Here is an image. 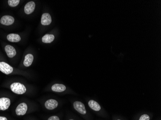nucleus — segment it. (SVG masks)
Instances as JSON below:
<instances>
[{
	"mask_svg": "<svg viewBox=\"0 0 161 120\" xmlns=\"http://www.w3.org/2000/svg\"><path fill=\"white\" fill-rule=\"evenodd\" d=\"M10 88L14 93L17 94H23L26 91L25 86L19 82H15L12 83L10 86Z\"/></svg>",
	"mask_w": 161,
	"mask_h": 120,
	"instance_id": "1",
	"label": "nucleus"
},
{
	"mask_svg": "<svg viewBox=\"0 0 161 120\" xmlns=\"http://www.w3.org/2000/svg\"><path fill=\"white\" fill-rule=\"evenodd\" d=\"M0 71L5 75H9L13 71V68L7 63L2 62H0Z\"/></svg>",
	"mask_w": 161,
	"mask_h": 120,
	"instance_id": "2",
	"label": "nucleus"
},
{
	"mask_svg": "<svg viewBox=\"0 0 161 120\" xmlns=\"http://www.w3.org/2000/svg\"><path fill=\"white\" fill-rule=\"evenodd\" d=\"M28 109V106L25 103H21L19 104L16 109H15V113L17 115H24L26 113Z\"/></svg>",
	"mask_w": 161,
	"mask_h": 120,
	"instance_id": "3",
	"label": "nucleus"
},
{
	"mask_svg": "<svg viewBox=\"0 0 161 120\" xmlns=\"http://www.w3.org/2000/svg\"><path fill=\"white\" fill-rule=\"evenodd\" d=\"M11 104V101L7 97L0 98V110L5 111L8 109Z\"/></svg>",
	"mask_w": 161,
	"mask_h": 120,
	"instance_id": "4",
	"label": "nucleus"
},
{
	"mask_svg": "<svg viewBox=\"0 0 161 120\" xmlns=\"http://www.w3.org/2000/svg\"><path fill=\"white\" fill-rule=\"evenodd\" d=\"M15 22V19L13 17L10 15H5L2 17L0 22L2 25L5 26H10L12 25Z\"/></svg>",
	"mask_w": 161,
	"mask_h": 120,
	"instance_id": "5",
	"label": "nucleus"
},
{
	"mask_svg": "<svg viewBox=\"0 0 161 120\" xmlns=\"http://www.w3.org/2000/svg\"><path fill=\"white\" fill-rule=\"evenodd\" d=\"M74 108L75 110L82 114H86V109L84 105L80 101H75L73 103Z\"/></svg>",
	"mask_w": 161,
	"mask_h": 120,
	"instance_id": "6",
	"label": "nucleus"
},
{
	"mask_svg": "<svg viewBox=\"0 0 161 120\" xmlns=\"http://www.w3.org/2000/svg\"><path fill=\"white\" fill-rule=\"evenodd\" d=\"M35 8V3L33 1L28 2L24 7V12L27 15H29L33 12Z\"/></svg>",
	"mask_w": 161,
	"mask_h": 120,
	"instance_id": "7",
	"label": "nucleus"
},
{
	"mask_svg": "<svg viewBox=\"0 0 161 120\" xmlns=\"http://www.w3.org/2000/svg\"><path fill=\"white\" fill-rule=\"evenodd\" d=\"M58 102L53 99H50L45 103V107L48 109L52 110L55 109L58 106Z\"/></svg>",
	"mask_w": 161,
	"mask_h": 120,
	"instance_id": "8",
	"label": "nucleus"
},
{
	"mask_svg": "<svg viewBox=\"0 0 161 120\" xmlns=\"http://www.w3.org/2000/svg\"><path fill=\"white\" fill-rule=\"evenodd\" d=\"M5 51L6 52L7 55L9 58H13L17 54V52L15 49L12 46L7 45L5 47Z\"/></svg>",
	"mask_w": 161,
	"mask_h": 120,
	"instance_id": "9",
	"label": "nucleus"
},
{
	"mask_svg": "<svg viewBox=\"0 0 161 120\" xmlns=\"http://www.w3.org/2000/svg\"><path fill=\"white\" fill-rule=\"evenodd\" d=\"M52 22V18L48 13H44L41 16V24L43 26H47Z\"/></svg>",
	"mask_w": 161,
	"mask_h": 120,
	"instance_id": "10",
	"label": "nucleus"
},
{
	"mask_svg": "<svg viewBox=\"0 0 161 120\" xmlns=\"http://www.w3.org/2000/svg\"><path fill=\"white\" fill-rule=\"evenodd\" d=\"M7 39L11 42H18L21 40V38L17 34L11 33L7 35Z\"/></svg>",
	"mask_w": 161,
	"mask_h": 120,
	"instance_id": "11",
	"label": "nucleus"
},
{
	"mask_svg": "<svg viewBox=\"0 0 161 120\" xmlns=\"http://www.w3.org/2000/svg\"><path fill=\"white\" fill-rule=\"evenodd\" d=\"M51 89L54 92H62L66 90V87L63 84H55L53 86Z\"/></svg>",
	"mask_w": 161,
	"mask_h": 120,
	"instance_id": "12",
	"label": "nucleus"
},
{
	"mask_svg": "<svg viewBox=\"0 0 161 120\" xmlns=\"http://www.w3.org/2000/svg\"><path fill=\"white\" fill-rule=\"evenodd\" d=\"M33 61V56L31 54H28L25 57L24 61L23 64L25 66L29 67L32 64Z\"/></svg>",
	"mask_w": 161,
	"mask_h": 120,
	"instance_id": "13",
	"label": "nucleus"
},
{
	"mask_svg": "<svg viewBox=\"0 0 161 120\" xmlns=\"http://www.w3.org/2000/svg\"><path fill=\"white\" fill-rule=\"evenodd\" d=\"M88 105L91 109H93L95 111H100L101 109V107L98 102L95 100H90L88 102Z\"/></svg>",
	"mask_w": 161,
	"mask_h": 120,
	"instance_id": "14",
	"label": "nucleus"
},
{
	"mask_svg": "<svg viewBox=\"0 0 161 120\" xmlns=\"http://www.w3.org/2000/svg\"><path fill=\"white\" fill-rule=\"evenodd\" d=\"M55 39V36L53 34H47L45 36H43L42 38V41L45 43H50L54 41Z\"/></svg>",
	"mask_w": 161,
	"mask_h": 120,
	"instance_id": "15",
	"label": "nucleus"
},
{
	"mask_svg": "<svg viewBox=\"0 0 161 120\" xmlns=\"http://www.w3.org/2000/svg\"><path fill=\"white\" fill-rule=\"evenodd\" d=\"M20 3L19 0H8V3L10 7H15Z\"/></svg>",
	"mask_w": 161,
	"mask_h": 120,
	"instance_id": "16",
	"label": "nucleus"
},
{
	"mask_svg": "<svg viewBox=\"0 0 161 120\" xmlns=\"http://www.w3.org/2000/svg\"><path fill=\"white\" fill-rule=\"evenodd\" d=\"M150 118L147 114H143L140 117L139 120H150Z\"/></svg>",
	"mask_w": 161,
	"mask_h": 120,
	"instance_id": "17",
	"label": "nucleus"
},
{
	"mask_svg": "<svg viewBox=\"0 0 161 120\" xmlns=\"http://www.w3.org/2000/svg\"><path fill=\"white\" fill-rule=\"evenodd\" d=\"M48 120H59V118L57 116H53L49 117Z\"/></svg>",
	"mask_w": 161,
	"mask_h": 120,
	"instance_id": "18",
	"label": "nucleus"
},
{
	"mask_svg": "<svg viewBox=\"0 0 161 120\" xmlns=\"http://www.w3.org/2000/svg\"><path fill=\"white\" fill-rule=\"evenodd\" d=\"M0 120H8L7 118L3 116H0Z\"/></svg>",
	"mask_w": 161,
	"mask_h": 120,
	"instance_id": "19",
	"label": "nucleus"
},
{
	"mask_svg": "<svg viewBox=\"0 0 161 120\" xmlns=\"http://www.w3.org/2000/svg\"><path fill=\"white\" fill-rule=\"evenodd\" d=\"M72 120V119H71V120Z\"/></svg>",
	"mask_w": 161,
	"mask_h": 120,
	"instance_id": "20",
	"label": "nucleus"
},
{
	"mask_svg": "<svg viewBox=\"0 0 161 120\" xmlns=\"http://www.w3.org/2000/svg\"></svg>",
	"mask_w": 161,
	"mask_h": 120,
	"instance_id": "21",
	"label": "nucleus"
}]
</instances>
